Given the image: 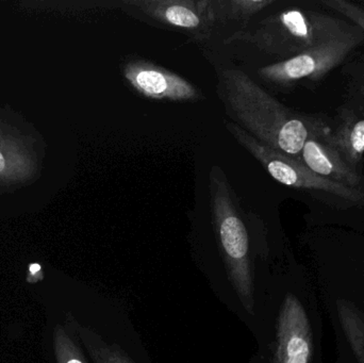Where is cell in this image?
Wrapping results in <instances>:
<instances>
[{"label": "cell", "instance_id": "11", "mask_svg": "<svg viewBox=\"0 0 364 363\" xmlns=\"http://www.w3.org/2000/svg\"><path fill=\"white\" fill-rule=\"evenodd\" d=\"M321 136L357 172L364 155V117L353 111H346L333 131H327L324 127Z\"/></svg>", "mask_w": 364, "mask_h": 363}, {"label": "cell", "instance_id": "14", "mask_svg": "<svg viewBox=\"0 0 364 363\" xmlns=\"http://www.w3.org/2000/svg\"><path fill=\"white\" fill-rule=\"evenodd\" d=\"M87 345L95 363H134L119 347L113 345L108 347L102 343L94 345L92 342H87Z\"/></svg>", "mask_w": 364, "mask_h": 363}, {"label": "cell", "instance_id": "8", "mask_svg": "<svg viewBox=\"0 0 364 363\" xmlns=\"http://www.w3.org/2000/svg\"><path fill=\"white\" fill-rule=\"evenodd\" d=\"M124 78L139 94L151 99L186 102L199 97L196 87L179 75L142 60L123 66Z\"/></svg>", "mask_w": 364, "mask_h": 363}, {"label": "cell", "instance_id": "6", "mask_svg": "<svg viewBox=\"0 0 364 363\" xmlns=\"http://www.w3.org/2000/svg\"><path fill=\"white\" fill-rule=\"evenodd\" d=\"M363 40V30L357 27L348 36L264 66L259 70V75L267 82L284 87L305 79L318 80L340 65Z\"/></svg>", "mask_w": 364, "mask_h": 363}, {"label": "cell", "instance_id": "10", "mask_svg": "<svg viewBox=\"0 0 364 363\" xmlns=\"http://www.w3.org/2000/svg\"><path fill=\"white\" fill-rule=\"evenodd\" d=\"M323 128L324 125L318 121L304 145L301 162L323 178L364 191V179L323 140Z\"/></svg>", "mask_w": 364, "mask_h": 363}, {"label": "cell", "instance_id": "2", "mask_svg": "<svg viewBox=\"0 0 364 363\" xmlns=\"http://www.w3.org/2000/svg\"><path fill=\"white\" fill-rule=\"evenodd\" d=\"M356 28L326 13L291 9L269 15L252 31L237 32L227 42L246 40L284 61L348 36Z\"/></svg>", "mask_w": 364, "mask_h": 363}, {"label": "cell", "instance_id": "13", "mask_svg": "<svg viewBox=\"0 0 364 363\" xmlns=\"http://www.w3.org/2000/svg\"><path fill=\"white\" fill-rule=\"evenodd\" d=\"M337 313L342 330L358 363H364V313L348 300H337Z\"/></svg>", "mask_w": 364, "mask_h": 363}, {"label": "cell", "instance_id": "5", "mask_svg": "<svg viewBox=\"0 0 364 363\" xmlns=\"http://www.w3.org/2000/svg\"><path fill=\"white\" fill-rule=\"evenodd\" d=\"M227 129L235 140L254 156L267 172L282 185L293 189L324 192L342 198L354 206H364V191L318 176L301 160L293 159L261 144L235 123H227Z\"/></svg>", "mask_w": 364, "mask_h": 363}, {"label": "cell", "instance_id": "1", "mask_svg": "<svg viewBox=\"0 0 364 363\" xmlns=\"http://www.w3.org/2000/svg\"><path fill=\"white\" fill-rule=\"evenodd\" d=\"M220 95L235 124L261 144L301 161L304 145L318 119L289 110L237 68L220 72Z\"/></svg>", "mask_w": 364, "mask_h": 363}, {"label": "cell", "instance_id": "12", "mask_svg": "<svg viewBox=\"0 0 364 363\" xmlns=\"http://www.w3.org/2000/svg\"><path fill=\"white\" fill-rule=\"evenodd\" d=\"M274 2V0H209L210 17L213 23L246 21Z\"/></svg>", "mask_w": 364, "mask_h": 363}, {"label": "cell", "instance_id": "4", "mask_svg": "<svg viewBox=\"0 0 364 363\" xmlns=\"http://www.w3.org/2000/svg\"><path fill=\"white\" fill-rule=\"evenodd\" d=\"M210 195L214 225L229 278L246 310L252 313L254 283L250 273L247 230L237 212L230 187L218 168H214L210 175Z\"/></svg>", "mask_w": 364, "mask_h": 363}, {"label": "cell", "instance_id": "15", "mask_svg": "<svg viewBox=\"0 0 364 363\" xmlns=\"http://www.w3.org/2000/svg\"><path fill=\"white\" fill-rule=\"evenodd\" d=\"M322 4L352 21L355 26L360 28L364 32V9L363 6H358L354 2L346 1V0H324Z\"/></svg>", "mask_w": 364, "mask_h": 363}, {"label": "cell", "instance_id": "16", "mask_svg": "<svg viewBox=\"0 0 364 363\" xmlns=\"http://www.w3.org/2000/svg\"><path fill=\"white\" fill-rule=\"evenodd\" d=\"M57 353L59 363H87L81 352L62 332L57 335Z\"/></svg>", "mask_w": 364, "mask_h": 363}, {"label": "cell", "instance_id": "9", "mask_svg": "<svg viewBox=\"0 0 364 363\" xmlns=\"http://www.w3.org/2000/svg\"><path fill=\"white\" fill-rule=\"evenodd\" d=\"M126 4L160 23L193 33L207 36L214 25L209 0H132Z\"/></svg>", "mask_w": 364, "mask_h": 363}, {"label": "cell", "instance_id": "17", "mask_svg": "<svg viewBox=\"0 0 364 363\" xmlns=\"http://www.w3.org/2000/svg\"><path fill=\"white\" fill-rule=\"evenodd\" d=\"M360 90H361V92H363V95H364V74L363 75V78H361Z\"/></svg>", "mask_w": 364, "mask_h": 363}, {"label": "cell", "instance_id": "3", "mask_svg": "<svg viewBox=\"0 0 364 363\" xmlns=\"http://www.w3.org/2000/svg\"><path fill=\"white\" fill-rule=\"evenodd\" d=\"M46 141L33 123L0 104V195L36 183L44 168Z\"/></svg>", "mask_w": 364, "mask_h": 363}, {"label": "cell", "instance_id": "7", "mask_svg": "<svg viewBox=\"0 0 364 363\" xmlns=\"http://www.w3.org/2000/svg\"><path fill=\"white\" fill-rule=\"evenodd\" d=\"M312 332L299 298L288 294L279 311L275 354L272 363H311Z\"/></svg>", "mask_w": 364, "mask_h": 363}]
</instances>
